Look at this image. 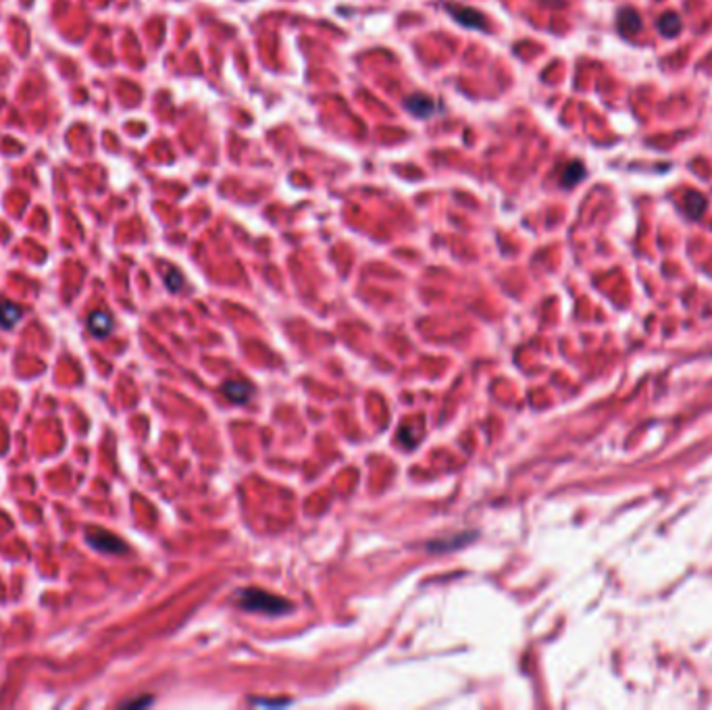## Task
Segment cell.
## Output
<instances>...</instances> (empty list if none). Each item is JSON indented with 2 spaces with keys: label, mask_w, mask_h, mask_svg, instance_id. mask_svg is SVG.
I'll use <instances>...</instances> for the list:
<instances>
[{
  "label": "cell",
  "mask_w": 712,
  "mask_h": 710,
  "mask_svg": "<svg viewBox=\"0 0 712 710\" xmlns=\"http://www.w3.org/2000/svg\"><path fill=\"white\" fill-rule=\"evenodd\" d=\"M446 9L454 17L456 23H461L465 27H471V29H485L487 27V19L475 9L461 7V5H446Z\"/></svg>",
  "instance_id": "cell-3"
},
{
  "label": "cell",
  "mask_w": 712,
  "mask_h": 710,
  "mask_svg": "<svg viewBox=\"0 0 712 710\" xmlns=\"http://www.w3.org/2000/svg\"><path fill=\"white\" fill-rule=\"evenodd\" d=\"M404 107H406V111H409L411 115L421 117V119H429V117L435 113V103H433V100H431L429 96H425V94H413V96H409V98H406Z\"/></svg>",
  "instance_id": "cell-4"
},
{
  "label": "cell",
  "mask_w": 712,
  "mask_h": 710,
  "mask_svg": "<svg viewBox=\"0 0 712 710\" xmlns=\"http://www.w3.org/2000/svg\"><path fill=\"white\" fill-rule=\"evenodd\" d=\"M86 542H88L94 550L105 552V554H125V552H127V544H125L121 537H117V535H113V533H109V531H105V529H100V527L88 529Z\"/></svg>",
  "instance_id": "cell-2"
},
{
  "label": "cell",
  "mask_w": 712,
  "mask_h": 710,
  "mask_svg": "<svg viewBox=\"0 0 712 710\" xmlns=\"http://www.w3.org/2000/svg\"><path fill=\"white\" fill-rule=\"evenodd\" d=\"M238 604L248 613H263V615H285L290 611V602L267 594L263 589H242L238 592Z\"/></svg>",
  "instance_id": "cell-1"
},
{
  "label": "cell",
  "mask_w": 712,
  "mask_h": 710,
  "mask_svg": "<svg viewBox=\"0 0 712 710\" xmlns=\"http://www.w3.org/2000/svg\"><path fill=\"white\" fill-rule=\"evenodd\" d=\"M681 27H683L681 17L675 11H669L665 15H660V19H658V31L663 36H667V38H675L681 31Z\"/></svg>",
  "instance_id": "cell-10"
},
{
  "label": "cell",
  "mask_w": 712,
  "mask_h": 710,
  "mask_svg": "<svg viewBox=\"0 0 712 710\" xmlns=\"http://www.w3.org/2000/svg\"><path fill=\"white\" fill-rule=\"evenodd\" d=\"M88 329L94 338H107L113 331V317L105 311H94L88 317Z\"/></svg>",
  "instance_id": "cell-6"
},
{
  "label": "cell",
  "mask_w": 712,
  "mask_h": 710,
  "mask_svg": "<svg viewBox=\"0 0 712 710\" xmlns=\"http://www.w3.org/2000/svg\"><path fill=\"white\" fill-rule=\"evenodd\" d=\"M583 175H585L583 165H581L579 161H573V163H569V165L565 167V173H563V179H561V181H563L565 188H571V186H575L577 181H581Z\"/></svg>",
  "instance_id": "cell-11"
},
{
  "label": "cell",
  "mask_w": 712,
  "mask_h": 710,
  "mask_svg": "<svg viewBox=\"0 0 712 710\" xmlns=\"http://www.w3.org/2000/svg\"><path fill=\"white\" fill-rule=\"evenodd\" d=\"M223 394H225L227 400H231V402H236V404H246V402L250 400V396H252V385H250L248 381H244V379H240V381H227V383L223 385Z\"/></svg>",
  "instance_id": "cell-8"
},
{
  "label": "cell",
  "mask_w": 712,
  "mask_h": 710,
  "mask_svg": "<svg viewBox=\"0 0 712 710\" xmlns=\"http://www.w3.org/2000/svg\"><path fill=\"white\" fill-rule=\"evenodd\" d=\"M167 288H169L171 292H177V290L181 288V275H179V271L171 269V271L167 273Z\"/></svg>",
  "instance_id": "cell-12"
},
{
  "label": "cell",
  "mask_w": 712,
  "mask_h": 710,
  "mask_svg": "<svg viewBox=\"0 0 712 710\" xmlns=\"http://www.w3.org/2000/svg\"><path fill=\"white\" fill-rule=\"evenodd\" d=\"M708 209V200L704 194L700 192H685L683 196V211L687 213V217L691 219H700Z\"/></svg>",
  "instance_id": "cell-7"
},
{
  "label": "cell",
  "mask_w": 712,
  "mask_h": 710,
  "mask_svg": "<svg viewBox=\"0 0 712 710\" xmlns=\"http://www.w3.org/2000/svg\"><path fill=\"white\" fill-rule=\"evenodd\" d=\"M617 27L623 36L631 38L641 31V17L635 9H621L617 17Z\"/></svg>",
  "instance_id": "cell-5"
},
{
  "label": "cell",
  "mask_w": 712,
  "mask_h": 710,
  "mask_svg": "<svg viewBox=\"0 0 712 710\" xmlns=\"http://www.w3.org/2000/svg\"><path fill=\"white\" fill-rule=\"evenodd\" d=\"M152 702V698H142V700H134V702H125L123 706H146V704H150Z\"/></svg>",
  "instance_id": "cell-13"
},
{
  "label": "cell",
  "mask_w": 712,
  "mask_h": 710,
  "mask_svg": "<svg viewBox=\"0 0 712 710\" xmlns=\"http://www.w3.org/2000/svg\"><path fill=\"white\" fill-rule=\"evenodd\" d=\"M23 317V309L11 300H0V327L11 329Z\"/></svg>",
  "instance_id": "cell-9"
}]
</instances>
